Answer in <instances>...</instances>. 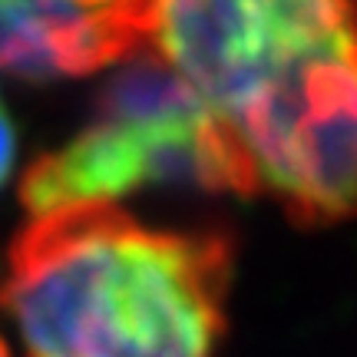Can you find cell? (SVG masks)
<instances>
[{
	"label": "cell",
	"mask_w": 357,
	"mask_h": 357,
	"mask_svg": "<svg viewBox=\"0 0 357 357\" xmlns=\"http://www.w3.org/2000/svg\"><path fill=\"white\" fill-rule=\"evenodd\" d=\"M13 162H17V129H13V119L3 106V96H0V189L10 178Z\"/></svg>",
	"instance_id": "cell-6"
},
{
	"label": "cell",
	"mask_w": 357,
	"mask_h": 357,
	"mask_svg": "<svg viewBox=\"0 0 357 357\" xmlns=\"http://www.w3.org/2000/svg\"><path fill=\"white\" fill-rule=\"evenodd\" d=\"M252 195L265 192L301 225L357 215V47L314 70L291 96L229 136Z\"/></svg>",
	"instance_id": "cell-4"
},
{
	"label": "cell",
	"mask_w": 357,
	"mask_h": 357,
	"mask_svg": "<svg viewBox=\"0 0 357 357\" xmlns=\"http://www.w3.org/2000/svg\"><path fill=\"white\" fill-rule=\"evenodd\" d=\"M229 284L225 235L70 205L10 242L0 305L26 357H218Z\"/></svg>",
	"instance_id": "cell-1"
},
{
	"label": "cell",
	"mask_w": 357,
	"mask_h": 357,
	"mask_svg": "<svg viewBox=\"0 0 357 357\" xmlns=\"http://www.w3.org/2000/svg\"><path fill=\"white\" fill-rule=\"evenodd\" d=\"M0 357H13V354H10V344L3 341V334H0Z\"/></svg>",
	"instance_id": "cell-7"
},
{
	"label": "cell",
	"mask_w": 357,
	"mask_h": 357,
	"mask_svg": "<svg viewBox=\"0 0 357 357\" xmlns=\"http://www.w3.org/2000/svg\"><path fill=\"white\" fill-rule=\"evenodd\" d=\"M155 13L159 0H0V73L50 83L123 63Z\"/></svg>",
	"instance_id": "cell-5"
},
{
	"label": "cell",
	"mask_w": 357,
	"mask_h": 357,
	"mask_svg": "<svg viewBox=\"0 0 357 357\" xmlns=\"http://www.w3.org/2000/svg\"><path fill=\"white\" fill-rule=\"evenodd\" d=\"M146 185L252 195L229 132L153 50L123 60L86 126L24 172L20 199L37 218L70 205H113Z\"/></svg>",
	"instance_id": "cell-2"
},
{
	"label": "cell",
	"mask_w": 357,
	"mask_h": 357,
	"mask_svg": "<svg viewBox=\"0 0 357 357\" xmlns=\"http://www.w3.org/2000/svg\"><path fill=\"white\" fill-rule=\"evenodd\" d=\"M153 53L225 132L357 47V0H159Z\"/></svg>",
	"instance_id": "cell-3"
}]
</instances>
